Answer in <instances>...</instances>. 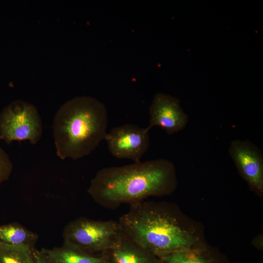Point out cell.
<instances>
[{
	"label": "cell",
	"instance_id": "6da1fadb",
	"mask_svg": "<svg viewBox=\"0 0 263 263\" xmlns=\"http://www.w3.org/2000/svg\"><path fill=\"white\" fill-rule=\"evenodd\" d=\"M175 185L174 166L160 158L103 168L92 179L88 192L97 204L113 209L169 193Z\"/></svg>",
	"mask_w": 263,
	"mask_h": 263
},
{
	"label": "cell",
	"instance_id": "7a4b0ae2",
	"mask_svg": "<svg viewBox=\"0 0 263 263\" xmlns=\"http://www.w3.org/2000/svg\"><path fill=\"white\" fill-rule=\"evenodd\" d=\"M107 125L106 108L96 98L80 96L68 100L54 118L57 155L76 160L90 154L105 139Z\"/></svg>",
	"mask_w": 263,
	"mask_h": 263
},
{
	"label": "cell",
	"instance_id": "3957f363",
	"mask_svg": "<svg viewBox=\"0 0 263 263\" xmlns=\"http://www.w3.org/2000/svg\"><path fill=\"white\" fill-rule=\"evenodd\" d=\"M118 222L126 236L159 258L194 243L174 213L162 205L144 200L131 204Z\"/></svg>",
	"mask_w": 263,
	"mask_h": 263
},
{
	"label": "cell",
	"instance_id": "277c9868",
	"mask_svg": "<svg viewBox=\"0 0 263 263\" xmlns=\"http://www.w3.org/2000/svg\"><path fill=\"white\" fill-rule=\"evenodd\" d=\"M121 233L118 221L80 217L65 226L63 244L99 255L113 246Z\"/></svg>",
	"mask_w": 263,
	"mask_h": 263
},
{
	"label": "cell",
	"instance_id": "5b68a950",
	"mask_svg": "<svg viewBox=\"0 0 263 263\" xmlns=\"http://www.w3.org/2000/svg\"><path fill=\"white\" fill-rule=\"evenodd\" d=\"M42 134L40 115L31 103L16 100L0 113V139L6 143L27 140L35 144L40 139Z\"/></svg>",
	"mask_w": 263,
	"mask_h": 263
},
{
	"label": "cell",
	"instance_id": "8992f818",
	"mask_svg": "<svg viewBox=\"0 0 263 263\" xmlns=\"http://www.w3.org/2000/svg\"><path fill=\"white\" fill-rule=\"evenodd\" d=\"M149 132L146 128L126 124L112 129L105 140L113 156L139 163L150 146Z\"/></svg>",
	"mask_w": 263,
	"mask_h": 263
},
{
	"label": "cell",
	"instance_id": "52a82bcc",
	"mask_svg": "<svg viewBox=\"0 0 263 263\" xmlns=\"http://www.w3.org/2000/svg\"><path fill=\"white\" fill-rule=\"evenodd\" d=\"M229 155L240 173L257 192L263 190V153L248 140L234 139L228 148Z\"/></svg>",
	"mask_w": 263,
	"mask_h": 263
},
{
	"label": "cell",
	"instance_id": "ba28073f",
	"mask_svg": "<svg viewBox=\"0 0 263 263\" xmlns=\"http://www.w3.org/2000/svg\"><path fill=\"white\" fill-rule=\"evenodd\" d=\"M149 131L158 126L169 135L177 133L185 128L188 121V115L182 108L179 100L165 94H156L149 109Z\"/></svg>",
	"mask_w": 263,
	"mask_h": 263
},
{
	"label": "cell",
	"instance_id": "9c48e42d",
	"mask_svg": "<svg viewBox=\"0 0 263 263\" xmlns=\"http://www.w3.org/2000/svg\"><path fill=\"white\" fill-rule=\"evenodd\" d=\"M101 255L105 263H163L160 258L137 245L122 232L114 245Z\"/></svg>",
	"mask_w": 263,
	"mask_h": 263
},
{
	"label": "cell",
	"instance_id": "30bf717a",
	"mask_svg": "<svg viewBox=\"0 0 263 263\" xmlns=\"http://www.w3.org/2000/svg\"><path fill=\"white\" fill-rule=\"evenodd\" d=\"M40 250L56 263H105L101 254H94L65 244L60 247Z\"/></svg>",
	"mask_w": 263,
	"mask_h": 263
},
{
	"label": "cell",
	"instance_id": "8fae6325",
	"mask_svg": "<svg viewBox=\"0 0 263 263\" xmlns=\"http://www.w3.org/2000/svg\"><path fill=\"white\" fill-rule=\"evenodd\" d=\"M38 235L18 223L0 225V243L35 248Z\"/></svg>",
	"mask_w": 263,
	"mask_h": 263
},
{
	"label": "cell",
	"instance_id": "7c38bea8",
	"mask_svg": "<svg viewBox=\"0 0 263 263\" xmlns=\"http://www.w3.org/2000/svg\"><path fill=\"white\" fill-rule=\"evenodd\" d=\"M163 263H224L207 250L191 248L182 249L160 258Z\"/></svg>",
	"mask_w": 263,
	"mask_h": 263
},
{
	"label": "cell",
	"instance_id": "4fadbf2b",
	"mask_svg": "<svg viewBox=\"0 0 263 263\" xmlns=\"http://www.w3.org/2000/svg\"><path fill=\"white\" fill-rule=\"evenodd\" d=\"M33 249L0 243V263H35Z\"/></svg>",
	"mask_w": 263,
	"mask_h": 263
},
{
	"label": "cell",
	"instance_id": "5bb4252c",
	"mask_svg": "<svg viewBox=\"0 0 263 263\" xmlns=\"http://www.w3.org/2000/svg\"><path fill=\"white\" fill-rule=\"evenodd\" d=\"M12 169L13 164L9 156L0 146V184L9 179Z\"/></svg>",
	"mask_w": 263,
	"mask_h": 263
},
{
	"label": "cell",
	"instance_id": "9a60e30c",
	"mask_svg": "<svg viewBox=\"0 0 263 263\" xmlns=\"http://www.w3.org/2000/svg\"><path fill=\"white\" fill-rule=\"evenodd\" d=\"M32 254L35 263H56L40 250L34 248L32 250Z\"/></svg>",
	"mask_w": 263,
	"mask_h": 263
}]
</instances>
